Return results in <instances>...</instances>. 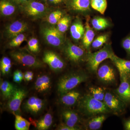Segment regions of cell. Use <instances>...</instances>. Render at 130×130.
Here are the masks:
<instances>
[{
  "instance_id": "52a82bcc",
  "label": "cell",
  "mask_w": 130,
  "mask_h": 130,
  "mask_svg": "<svg viewBox=\"0 0 130 130\" xmlns=\"http://www.w3.org/2000/svg\"><path fill=\"white\" fill-rule=\"evenodd\" d=\"M42 33L49 44L55 47H60L64 44V38L63 33L54 26H46L43 28Z\"/></svg>"
},
{
  "instance_id": "b9f144b4",
  "label": "cell",
  "mask_w": 130,
  "mask_h": 130,
  "mask_svg": "<svg viewBox=\"0 0 130 130\" xmlns=\"http://www.w3.org/2000/svg\"><path fill=\"white\" fill-rule=\"evenodd\" d=\"M51 3L54 4H58L63 1V0H48Z\"/></svg>"
},
{
  "instance_id": "603a6c76",
  "label": "cell",
  "mask_w": 130,
  "mask_h": 130,
  "mask_svg": "<svg viewBox=\"0 0 130 130\" xmlns=\"http://www.w3.org/2000/svg\"><path fill=\"white\" fill-rule=\"evenodd\" d=\"M89 21V19H88L85 26V31L83 38V45L87 50H89V49L95 35L94 31L91 28Z\"/></svg>"
},
{
  "instance_id": "277c9868",
  "label": "cell",
  "mask_w": 130,
  "mask_h": 130,
  "mask_svg": "<svg viewBox=\"0 0 130 130\" xmlns=\"http://www.w3.org/2000/svg\"><path fill=\"white\" fill-rule=\"evenodd\" d=\"M103 102L110 112L120 115L125 112L127 105L115 93L107 91Z\"/></svg>"
},
{
  "instance_id": "5b68a950",
  "label": "cell",
  "mask_w": 130,
  "mask_h": 130,
  "mask_svg": "<svg viewBox=\"0 0 130 130\" xmlns=\"http://www.w3.org/2000/svg\"><path fill=\"white\" fill-rule=\"evenodd\" d=\"M10 55L18 63L25 66L33 68H40L43 67L42 61L30 54L21 51H13Z\"/></svg>"
},
{
  "instance_id": "7bdbcfd3",
  "label": "cell",
  "mask_w": 130,
  "mask_h": 130,
  "mask_svg": "<svg viewBox=\"0 0 130 130\" xmlns=\"http://www.w3.org/2000/svg\"><path fill=\"white\" fill-rule=\"evenodd\" d=\"M16 71L18 73V74L19 77H20L22 79H23L24 74L22 72H21V71H20V70H16Z\"/></svg>"
},
{
  "instance_id": "d6986e66",
  "label": "cell",
  "mask_w": 130,
  "mask_h": 130,
  "mask_svg": "<svg viewBox=\"0 0 130 130\" xmlns=\"http://www.w3.org/2000/svg\"><path fill=\"white\" fill-rule=\"evenodd\" d=\"M105 114H100L90 117L85 124L86 129L90 130H97L100 129L106 118Z\"/></svg>"
},
{
  "instance_id": "ba28073f",
  "label": "cell",
  "mask_w": 130,
  "mask_h": 130,
  "mask_svg": "<svg viewBox=\"0 0 130 130\" xmlns=\"http://www.w3.org/2000/svg\"><path fill=\"white\" fill-rule=\"evenodd\" d=\"M120 84L114 93L126 105L130 104V76L124 73L119 72Z\"/></svg>"
},
{
  "instance_id": "8d00e7d4",
  "label": "cell",
  "mask_w": 130,
  "mask_h": 130,
  "mask_svg": "<svg viewBox=\"0 0 130 130\" xmlns=\"http://www.w3.org/2000/svg\"><path fill=\"white\" fill-rule=\"evenodd\" d=\"M12 66L11 61L9 58L3 57L1 61V67Z\"/></svg>"
},
{
  "instance_id": "f35d334b",
  "label": "cell",
  "mask_w": 130,
  "mask_h": 130,
  "mask_svg": "<svg viewBox=\"0 0 130 130\" xmlns=\"http://www.w3.org/2000/svg\"><path fill=\"white\" fill-rule=\"evenodd\" d=\"M123 125L125 130H130V117L124 120Z\"/></svg>"
},
{
  "instance_id": "44dd1931",
  "label": "cell",
  "mask_w": 130,
  "mask_h": 130,
  "mask_svg": "<svg viewBox=\"0 0 130 130\" xmlns=\"http://www.w3.org/2000/svg\"><path fill=\"white\" fill-rule=\"evenodd\" d=\"M85 28L81 21L79 20H76L70 28V32L73 39L79 40L83 37Z\"/></svg>"
},
{
  "instance_id": "f6af8a7d",
  "label": "cell",
  "mask_w": 130,
  "mask_h": 130,
  "mask_svg": "<svg viewBox=\"0 0 130 130\" xmlns=\"http://www.w3.org/2000/svg\"><path fill=\"white\" fill-rule=\"evenodd\" d=\"M26 72L29 76L33 77V76H34V73H33L32 72L28 71Z\"/></svg>"
},
{
  "instance_id": "83f0119b",
  "label": "cell",
  "mask_w": 130,
  "mask_h": 130,
  "mask_svg": "<svg viewBox=\"0 0 130 130\" xmlns=\"http://www.w3.org/2000/svg\"><path fill=\"white\" fill-rule=\"evenodd\" d=\"M89 90L90 94L95 99L103 102L106 92L103 88L100 87H91L89 88Z\"/></svg>"
},
{
  "instance_id": "d6a6232c",
  "label": "cell",
  "mask_w": 130,
  "mask_h": 130,
  "mask_svg": "<svg viewBox=\"0 0 130 130\" xmlns=\"http://www.w3.org/2000/svg\"><path fill=\"white\" fill-rule=\"evenodd\" d=\"M26 39L25 35L21 33L17 35L15 37L12 39L11 41L9 43V45L10 47H17L20 46L21 43Z\"/></svg>"
},
{
  "instance_id": "cb8c5ba5",
  "label": "cell",
  "mask_w": 130,
  "mask_h": 130,
  "mask_svg": "<svg viewBox=\"0 0 130 130\" xmlns=\"http://www.w3.org/2000/svg\"><path fill=\"white\" fill-rule=\"evenodd\" d=\"M16 88L9 81L6 80L1 81L0 89L3 97L5 100H8L14 93Z\"/></svg>"
},
{
  "instance_id": "f1b7e54d",
  "label": "cell",
  "mask_w": 130,
  "mask_h": 130,
  "mask_svg": "<svg viewBox=\"0 0 130 130\" xmlns=\"http://www.w3.org/2000/svg\"><path fill=\"white\" fill-rule=\"evenodd\" d=\"M91 6L101 14L105 13L107 7L106 0H91Z\"/></svg>"
},
{
  "instance_id": "7402d4cb",
  "label": "cell",
  "mask_w": 130,
  "mask_h": 130,
  "mask_svg": "<svg viewBox=\"0 0 130 130\" xmlns=\"http://www.w3.org/2000/svg\"><path fill=\"white\" fill-rule=\"evenodd\" d=\"M53 123V116L51 112L45 114L37 121L36 127L38 130H46L50 128Z\"/></svg>"
},
{
  "instance_id": "8fae6325",
  "label": "cell",
  "mask_w": 130,
  "mask_h": 130,
  "mask_svg": "<svg viewBox=\"0 0 130 130\" xmlns=\"http://www.w3.org/2000/svg\"><path fill=\"white\" fill-rule=\"evenodd\" d=\"M43 61L48 65L51 70L56 72L63 71L66 66L63 60L56 53L52 51H46L44 53Z\"/></svg>"
},
{
  "instance_id": "ee69618b",
  "label": "cell",
  "mask_w": 130,
  "mask_h": 130,
  "mask_svg": "<svg viewBox=\"0 0 130 130\" xmlns=\"http://www.w3.org/2000/svg\"><path fill=\"white\" fill-rule=\"evenodd\" d=\"M29 77V76L26 72H25L24 74V78L25 79L26 81H27L28 78Z\"/></svg>"
},
{
  "instance_id": "4fadbf2b",
  "label": "cell",
  "mask_w": 130,
  "mask_h": 130,
  "mask_svg": "<svg viewBox=\"0 0 130 130\" xmlns=\"http://www.w3.org/2000/svg\"><path fill=\"white\" fill-rule=\"evenodd\" d=\"M22 7L25 13L33 17L41 16L46 11V8L43 4L35 1H28L23 4Z\"/></svg>"
},
{
  "instance_id": "d590c367",
  "label": "cell",
  "mask_w": 130,
  "mask_h": 130,
  "mask_svg": "<svg viewBox=\"0 0 130 130\" xmlns=\"http://www.w3.org/2000/svg\"><path fill=\"white\" fill-rule=\"evenodd\" d=\"M79 127H72L67 125L64 123H61L56 128V129L59 130H79L81 129Z\"/></svg>"
},
{
  "instance_id": "60d3db41",
  "label": "cell",
  "mask_w": 130,
  "mask_h": 130,
  "mask_svg": "<svg viewBox=\"0 0 130 130\" xmlns=\"http://www.w3.org/2000/svg\"><path fill=\"white\" fill-rule=\"evenodd\" d=\"M16 3L18 4H24L25 3L27 2L29 0H13Z\"/></svg>"
},
{
  "instance_id": "7dc6e473",
  "label": "cell",
  "mask_w": 130,
  "mask_h": 130,
  "mask_svg": "<svg viewBox=\"0 0 130 130\" xmlns=\"http://www.w3.org/2000/svg\"><path fill=\"white\" fill-rule=\"evenodd\" d=\"M43 1H46V0H43Z\"/></svg>"
},
{
  "instance_id": "484cf974",
  "label": "cell",
  "mask_w": 130,
  "mask_h": 130,
  "mask_svg": "<svg viewBox=\"0 0 130 130\" xmlns=\"http://www.w3.org/2000/svg\"><path fill=\"white\" fill-rule=\"evenodd\" d=\"M91 24L93 28L97 30L105 29L110 25L107 20L100 17L94 18L91 21Z\"/></svg>"
},
{
  "instance_id": "836d02e7",
  "label": "cell",
  "mask_w": 130,
  "mask_h": 130,
  "mask_svg": "<svg viewBox=\"0 0 130 130\" xmlns=\"http://www.w3.org/2000/svg\"><path fill=\"white\" fill-rule=\"evenodd\" d=\"M28 47L31 51L37 53L40 51V47L38 40L35 38L30 39L28 42Z\"/></svg>"
},
{
  "instance_id": "4dcf8cb0",
  "label": "cell",
  "mask_w": 130,
  "mask_h": 130,
  "mask_svg": "<svg viewBox=\"0 0 130 130\" xmlns=\"http://www.w3.org/2000/svg\"><path fill=\"white\" fill-rule=\"evenodd\" d=\"M108 38V35L107 34L100 35L92 42L91 43L92 47L95 49L101 47L106 43Z\"/></svg>"
},
{
  "instance_id": "e575fe53",
  "label": "cell",
  "mask_w": 130,
  "mask_h": 130,
  "mask_svg": "<svg viewBox=\"0 0 130 130\" xmlns=\"http://www.w3.org/2000/svg\"><path fill=\"white\" fill-rule=\"evenodd\" d=\"M122 46L126 52L127 57L130 59V34L123 39Z\"/></svg>"
},
{
  "instance_id": "ac0fdd59",
  "label": "cell",
  "mask_w": 130,
  "mask_h": 130,
  "mask_svg": "<svg viewBox=\"0 0 130 130\" xmlns=\"http://www.w3.org/2000/svg\"><path fill=\"white\" fill-rule=\"evenodd\" d=\"M69 8L75 11L84 12L90 10L91 0H67Z\"/></svg>"
},
{
  "instance_id": "d4e9b609",
  "label": "cell",
  "mask_w": 130,
  "mask_h": 130,
  "mask_svg": "<svg viewBox=\"0 0 130 130\" xmlns=\"http://www.w3.org/2000/svg\"><path fill=\"white\" fill-rule=\"evenodd\" d=\"M16 8L12 3L7 0H1L0 2L1 14L4 16H11L13 14Z\"/></svg>"
},
{
  "instance_id": "9a60e30c",
  "label": "cell",
  "mask_w": 130,
  "mask_h": 130,
  "mask_svg": "<svg viewBox=\"0 0 130 130\" xmlns=\"http://www.w3.org/2000/svg\"><path fill=\"white\" fill-rule=\"evenodd\" d=\"M81 96L79 91L72 90L61 95L59 101L60 103L64 106L71 107L78 102Z\"/></svg>"
},
{
  "instance_id": "f546056e",
  "label": "cell",
  "mask_w": 130,
  "mask_h": 130,
  "mask_svg": "<svg viewBox=\"0 0 130 130\" xmlns=\"http://www.w3.org/2000/svg\"><path fill=\"white\" fill-rule=\"evenodd\" d=\"M70 22V18L68 16L62 17L57 23V29L62 33L66 32L68 29Z\"/></svg>"
},
{
  "instance_id": "4316f807",
  "label": "cell",
  "mask_w": 130,
  "mask_h": 130,
  "mask_svg": "<svg viewBox=\"0 0 130 130\" xmlns=\"http://www.w3.org/2000/svg\"><path fill=\"white\" fill-rule=\"evenodd\" d=\"M15 128L17 130H28L30 125V122L18 114H15Z\"/></svg>"
},
{
  "instance_id": "7a4b0ae2",
  "label": "cell",
  "mask_w": 130,
  "mask_h": 130,
  "mask_svg": "<svg viewBox=\"0 0 130 130\" xmlns=\"http://www.w3.org/2000/svg\"><path fill=\"white\" fill-rule=\"evenodd\" d=\"M89 76L85 72L76 71L66 73L59 79L57 84V90L61 96L74 89L82 83L86 82Z\"/></svg>"
},
{
  "instance_id": "30bf717a",
  "label": "cell",
  "mask_w": 130,
  "mask_h": 130,
  "mask_svg": "<svg viewBox=\"0 0 130 130\" xmlns=\"http://www.w3.org/2000/svg\"><path fill=\"white\" fill-rule=\"evenodd\" d=\"M46 105V102L45 100L37 96H32L26 101L23 107L27 113L36 116L43 111Z\"/></svg>"
},
{
  "instance_id": "e0dca14e",
  "label": "cell",
  "mask_w": 130,
  "mask_h": 130,
  "mask_svg": "<svg viewBox=\"0 0 130 130\" xmlns=\"http://www.w3.org/2000/svg\"><path fill=\"white\" fill-rule=\"evenodd\" d=\"M51 79L47 74H42L39 76L35 81V89L40 93H46L51 89Z\"/></svg>"
},
{
  "instance_id": "6da1fadb",
  "label": "cell",
  "mask_w": 130,
  "mask_h": 130,
  "mask_svg": "<svg viewBox=\"0 0 130 130\" xmlns=\"http://www.w3.org/2000/svg\"><path fill=\"white\" fill-rule=\"evenodd\" d=\"M79 112L89 117L111 112L103 102L95 99L90 94L81 96L78 102Z\"/></svg>"
},
{
  "instance_id": "3957f363",
  "label": "cell",
  "mask_w": 130,
  "mask_h": 130,
  "mask_svg": "<svg viewBox=\"0 0 130 130\" xmlns=\"http://www.w3.org/2000/svg\"><path fill=\"white\" fill-rule=\"evenodd\" d=\"M114 55L112 47L109 44H105L102 48L96 52H88L86 60L89 71L92 73H96L100 64L107 59H111Z\"/></svg>"
},
{
  "instance_id": "bcb514c9",
  "label": "cell",
  "mask_w": 130,
  "mask_h": 130,
  "mask_svg": "<svg viewBox=\"0 0 130 130\" xmlns=\"http://www.w3.org/2000/svg\"><path fill=\"white\" fill-rule=\"evenodd\" d=\"M32 78H33V77L29 76L28 78V79H27V81H31L32 80Z\"/></svg>"
},
{
  "instance_id": "7c38bea8",
  "label": "cell",
  "mask_w": 130,
  "mask_h": 130,
  "mask_svg": "<svg viewBox=\"0 0 130 130\" xmlns=\"http://www.w3.org/2000/svg\"><path fill=\"white\" fill-rule=\"evenodd\" d=\"M98 78L103 83L112 84L116 81V73L113 68L105 64L98 67L96 72Z\"/></svg>"
},
{
  "instance_id": "5bb4252c",
  "label": "cell",
  "mask_w": 130,
  "mask_h": 130,
  "mask_svg": "<svg viewBox=\"0 0 130 130\" xmlns=\"http://www.w3.org/2000/svg\"><path fill=\"white\" fill-rule=\"evenodd\" d=\"M61 116L64 123L72 127H79L78 124L81 122V118L78 113L74 110L69 109H63Z\"/></svg>"
},
{
  "instance_id": "ab89813d",
  "label": "cell",
  "mask_w": 130,
  "mask_h": 130,
  "mask_svg": "<svg viewBox=\"0 0 130 130\" xmlns=\"http://www.w3.org/2000/svg\"><path fill=\"white\" fill-rule=\"evenodd\" d=\"M13 80L14 82L17 83H20L23 80L19 76L16 71L14 72L13 74Z\"/></svg>"
},
{
  "instance_id": "9c48e42d",
  "label": "cell",
  "mask_w": 130,
  "mask_h": 130,
  "mask_svg": "<svg viewBox=\"0 0 130 130\" xmlns=\"http://www.w3.org/2000/svg\"><path fill=\"white\" fill-rule=\"evenodd\" d=\"M67 58L73 63H78L86 59L87 54L83 48L68 41L64 48Z\"/></svg>"
},
{
  "instance_id": "8992f818",
  "label": "cell",
  "mask_w": 130,
  "mask_h": 130,
  "mask_svg": "<svg viewBox=\"0 0 130 130\" xmlns=\"http://www.w3.org/2000/svg\"><path fill=\"white\" fill-rule=\"evenodd\" d=\"M27 91L22 88H16L14 93L8 99L7 107L9 111L14 114H19L22 102L27 94Z\"/></svg>"
},
{
  "instance_id": "ffe728a7",
  "label": "cell",
  "mask_w": 130,
  "mask_h": 130,
  "mask_svg": "<svg viewBox=\"0 0 130 130\" xmlns=\"http://www.w3.org/2000/svg\"><path fill=\"white\" fill-rule=\"evenodd\" d=\"M110 60L116 66L119 72L124 73L130 76V60L121 59L115 54Z\"/></svg>"
},
{
  "instance_id": "1f68e13d",
  "label": "cell",
  "mask_w": 130,
  "mask_h": 130,
  "mask_svg": "<svg viewBox=\"0 0 130 130\" xmlns=\"http://www.w3.org/2000/svg\"><path fill=\"white\" fill-rule=\"evenodd\" d=\"M63 13L59 10H56L51 13L47 19L48 22L51 25L57 24L62 18Z\"/></svg>"
},
{
  "instance_id": "74e56055",
  "label": "cell",
  "mask_w": 130,
  "mask_h": 130,
  "mask_svg": "<svg viewBox=\"0 0 130 130\" xmlns=\"http://www.w3.org/2000/svg\"><path fill=\"white\" fill-rule=\"evenodd\" d=\"M12 66H6L1 67V70L2 73L3 75L8 74L10 71Z\"/></svg>"
},
{
  "instance_id": "2e32d148",
  "label": "cell",
  "mask_w": 130,
  "mask_h": 130,
  "mask_svg": "<svg viewBox=\"0 0 130 130\" xmlns=\"http://www.w3.org/2000/svg\"><path fill=\"white\" fill-rule=\"evenodd\" d=\"M28 29V25L26 23L23 21H15L7 28L6 35L7 37L12 39L17 35L25 31Z\"/></svg>"
}]
</instances>
